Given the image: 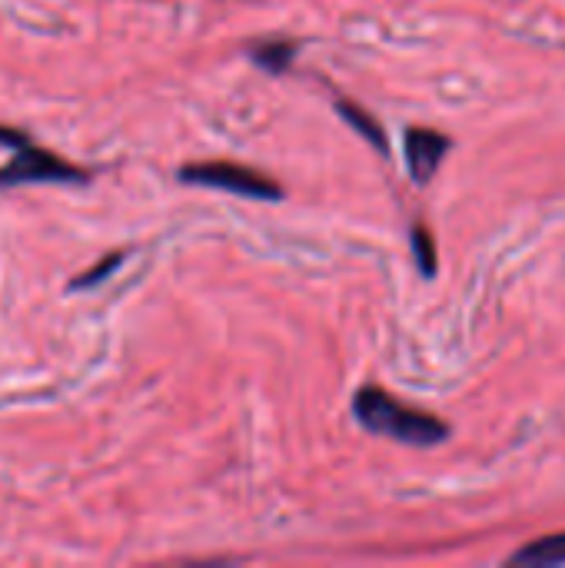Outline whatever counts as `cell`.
I'll return each mask as SVG.
<instances>
[{
  "mask_svg": "<svg viewBox=\"0 0 565 568\" xmlns=\"http://www.w3.org/2000/svg\"><path fill=\"white\" fill-rule=\"evenodd\" d=\"M353 416L356 423L373 433V436H386V439H396L403 446H420V449H430V446H440L446 443L450 436V426L430 413H420L400 399H393L386 389L380 386H363L356 396H353Z\"/></svg>",
  "mask_w": 565,
  "mask_h": 568,
  "instance_id": "6da1fadb",
  "label": "cell"
},
{
  "mask_svg": "<svg viewBox=\"0 0 565 568\" xmlns=\"http://www.w3.org/2000/svg\"><path fill=\"white\" fill-rule=\"evenodd\" d=\"M183 183H193V186H210V190H223V193H233V196H243V200H260V203H280L283 200V186L250 166H240V163H226V160H216V163H186L180 166L176 173Z\"/></svg>",
  "mask_w": 565,
  "mask_h": 568,
  "instance_id": "7a4b0ae2",
  "label": "cell"
},
{
  "mask_svg": "<svg viewBox=\"0 0 565 568\" xmlns=\"http://www.w3.org/2000/svg\"><path fill=\"white\" fill-rule=\"evenodd\" d=\"M90 173L60 160L57 153L37 146L33 140L20 143L13 156L0 166V190L27 186V183H87Z\"/></svg>",
  "mask_w": 565,
  "mask_h": 568,
  "instance_id": "3957f363",
  "label": "cell"
},
{
  "mask_svg": "<svg viewBox=\"0 0 565 568\" xmlns=\"http://www.w3.org/2000/svg\"><path fill=\"white\" fill-rule=\"evenodd\" d=\"M403 153H406V166L413 183H430L440 170V163L450 153V140L436 130L426 126H410L406 140H403Z\"/></svg>",
  "mask_w": 565,
  "mask_h": 568,
  "instance_id": "277c9868",
  "label": "cell"
},
{
  "mask_svg": "<svg viewBox=\"0 0 565 568\" xmlns=\"http://www.w3.org/2000/svg\"><path fill=\"white\" fill-rule=\"evenodd\" d=\"M296 50H300V47H296L293 40H276V37H270V40L250 43V47H246V57H250L253 67H260L263 73L280 77V73H286V70L293 67Z\"/></svg>",
  "mask_w": 565,
  "mask_h": 568,
  "instance_id": "5b68a950",
  "label": "cell"
},
{
  "mask_svg": "<svg viewBox=\"0 0 565 568\" xmlns=\"http://www.w3.org/2000/svg\"><path fill=\"white\" fill-rule=\"evenodd\" d=\"M509 562H513V566H526V568L565 566V532L529 542L526 549L513 552V556H509Z\"/></svg>",
  "mask_w": 565,
  "mask_h": 568,
  "instance_id": "8992f818",
  "label": "cell"
},
{
  "mask_svg": "<svg viewBox=\"0 0 565 568\" xmlns=\"http://www.w3.org/2000/svg\"><path fill=\"white\" fill-rule=\"evenodd\" d=\"M336 113L366 140V143H373L380 153H390V143H386V133H383V126L376 123V116H370L363 106H356L353 100H336Z\"/></svg>",
  "mask_w": 565,
  "mask_h": 568,
  "instance_id": "52a82bcc",
  "label": "cell"
},
{
  "mask_svg": "<svg viewBox=\"0 0 565 568\" xmlns=\"http://www.w3.org/2000/svg\"><path fill=\"white\" fill-rule=\"evenodd\" d=\"M127 263V253H107L97 266H90L87 273H80L73 283H70V290H90V286H100L107 276H113L120 266Z\"/></svg>",
  "mask_w": 565,
  "mask_h": 568,
  "instance_id": "ba28073f",
  "label": "cell"
},
{
  "mask_svg": "<svg viewBox=\"0 0 565 568\" xmlns=\"http://www.w3.org/2000/svg\"><path fill=\"white\" fill-rule=\"evenodd\" d=\"M410 240H413V256H416L420 273H423L426 280L436 276V243H433L430 230H426V226H413Z\"/></svg>",
  "mask_w": 565,
  "mask_h": 568,
  "instance_id": "9c48e42d",
  "label": "cell"
},
{
  "mask_svg": "<svg viewBox=\"0 0 565 568\" xmlns=\"http://www.w3.org/2000/svg\"><path fill=\"white\" fill-rule=\"evenodd\" d=\"M30 136L27 133H20V130H13V126H0V146H20V143H27Z\"/></svg>",
  "mask_w": 565,
  "mask_h": 568,
  "instance_id": "30bf717a",
  "label": "cell"
}]
</instances>
